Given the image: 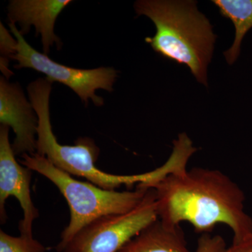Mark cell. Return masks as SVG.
Returning a JSON list of instances; mask_svg holds the SVG:
<instances>
[{
	"label": "cell",
	"mask_w": 252,
	"mask_h": 252,
	"mask_svg": "<svg viewBox=\"0 0 252 252\" xmlns=\"http://www.w3.org/2000/svg\"><path fill=\"white\" fill-rule=\"evenodd\" d=\"M152 189L157 195L158 220L165 224L177 226L188 222L201 234L225 224L233 232V243L252 235L245 193L220 170L194 167L167 176Z\"/></svg>",
	"instance_id": "cell-1"
},
{
	"label": "cell",
	"mask_w": 252,
	"mask_h": 252,
	"mask_svg": "<svg viewBox=\"0 0 252 252\" xmlns=\"http://www.w3.org/2000/svg\"><path fill=\"white\" fill-rule=\"evenodd\" d=\"M196 4L190 0H140L136 1L135 9L138 16H147L155 25V34L145 39L154 51L187 66L197 81L207 86V67L217 36Z\"/></svg>",
	"instance_id": "cell-2"
},
{
	"label": "cell",
	"mask_w": 252,
	"mask_h": 252,
	"mask_svg": "<svg viewBox=\"0 0 252 252\" xmlns=\"http://www.w3.org/2000/svg\"><path fill=\"white\" fill-rule=\"evenodd\" d=\"M52 84L45 78L32 81L28 87V95L38 117L36 154L46 157L55 166L69 175L82 177L91 183L107 190L134 185L152 188L168 175L165 165L152 171L132 175H117L102 171L94 165L99 149L89 137L77 139L74 145L58 142L50 119L49 99Z\"/></svg>",
	"instance_id": "cell-3"
},
{
	"label": "cell",
	"mask_w": 252,
	"mask_h": 252,
	"mask_svg": "<svg viewBox=\"0 0 252 252\" xmlns=\"http://www.w3.org/2000/svg\"><path fill=\"white\" fill-rule=\"evenodd\" d=\"M21 157V163L51 181L69 205L70 220L61 233V241L56 247L59 252L63 251L78 232L94 220L133 210L149 189L137 186L135 190H107L91 182L76 180L39 154H25Z\"/></svg>",
	"instance_id": "cell-4"
},
{
	"label": "cell",
	"mask_w": 252,
	"mask_h": 252,
	"mask_svg": "<svg viewBox=\"0 0 252 252\" xmlns=\"http://www.w3.org/2000/svg\"><path fill=\"white\" fill-rule=\"evenodd\" d=\"M158 220L157 195L149 188L133 210L100 217L86 225L62 252H119L131 239Z\"/></svg>",
	"instance_id": "cell-5"
},
{
	"label": "cell",
	"mask_w": 252,
	"mask_h": 252,
	"mask_svg": "<svg viewBox=\"0 0 252 252\" xmlns=\"http://www.w3.org/2000/svg\"><path fill=\"white\" fill-rule=\"evenodd\" d=\"M10 31L16 39L15 54L11 59L17 62L16 69L31 68L46 75L51 82L67 86L78 94L86 104L91 99L94 105L102 106L104 99L95 94L96 90L112 92L118 72L112 67L82 69L67 67L52 61L46 54L34 49L24 39L16 25L9 23Z\"/></svg>",
	"instance_id": "cell-6"
},
{
	"label": "cell",
	"mask_w": 252,
	"mask_h": 252,
	"mask_svg": "<svg viewBox=\"0 0 252 252\" xmlns=\"http://www.w3.org/2000/svg\"><path fill=\"white\" fill-rule=\"evenodd\" d=\"M9 127H0V218L1 223L6 222L5 203L14 196L19 202L23 212V220L19 223L21 235L33 237L34 220L39 217V211L33 203L31 196L32 170L18 163L12 146L9 142Z\"/></svg>",
	"instance_id": "cell-7"
},
{
	"label": "cell",
	"mask_w": 252,
	"mask_h": 252,
	"mask_svg": "<svg viewBox=\"0 0 252 252\" xmlns=\"http://www.w3.org/2000/svg\"><path fill=\"white\" fill-rule=\"evenodd\" d=\"M0 123L11 127L16 135L11 144L15 155L36 154L38 117L22 88L0 79Z\"/></svg>",
	"instance_id": "cell-8"
},
{
	"label": "cell",
	"mask_w": 252,
	"mask_h": 252,
	"mask_svg": "<svg viewBox=\"0 0 252 252\" xmlns=\"http://www.w3.org/2000/svg\"><path fill=\"white\" fill-rule=\"evenodd\" d=\"M71 2L69 0H12L8 6L9 23H18L23 36L34 26L36 35L41 36L44 54H49L54 44L61 48L62 43L54 32L55 23L63 10Z\"/></svg>",
	"instance_id": "cell-9"
},
{
	"label": "cell",
	"mask_w": 252,
	"mask_h": 252,
	"mask_svg": "<svg viewBox=\"0 0 252 252\" xmlns=\"http://www.w3.org/2000/svg\"><path fill=\"white\" fill-rule=\"evenodd\" d=\"M119 252H190L180 225L157 220L131 239Z\"/></svg>",
	"instance_id": "cell-10"
},
{
	"label": "cell",
	"mask_w": 252,
	"mask_h": 252,
	"mask_svg": "<svg viewBox=\"0 0 252 252\" xmlns=\"http://www.w3.org/2000/svg\"><path fill=\"white\" fill-rule=\"evenodd\" d=\"M212 2L234 26V41L223 54L228 64H233L240 56L243 38L252 28V0H213Z\"/></svg>",
	"instance_id": "cell-11"
},
{
	"label": "cell",
	"mask_w": 252,
	"mask_h": 252,
	"mask_svg": "<svg viewBox=\"0 0 252 252\" xmlns=\"http://www.w3.org/2000/svg\"><path fill=\"white\" fill-rule=\"evenodd\" d=\"M46 248L33 237L12 236L0 230V252H46Z\"/></svg>",
	"instance_id": "cell-12"
},
{
	"label": "cell",
	"mask_w": 252,
	"mask_h": 252,
	"mask_svg": "<svg viewBox=\"0 0 252 252\" xmlns=\"http://www.w3.org/2000/svg\"><path fill=\"white\" fill-rule=\"evenodd\" d=\"M225 249V240L221 236L203 233L198 238L195 252H223Z\"/></svg>",
	"instance_id": "cell-13"
},
{
	"label": "cell",
	"mask_w": 252,
	"mask_h": 252,
	"mask_svg": "<svg viewBox=\"0 0 252 252\" xmlns=\"http://www.w3.org/2000/svg\"><path fill=\"white\" fill-rule=\"evenodd\" d=\"M16 44V40L15 41L14 38L11 37L9 32L6 31V28L1 24V54L6 57L10 58L15 54V45ZM5 61L6 58L4 61H1L2 65H1V69L4 67Z\"/></svg>",
	"instance_id": "cell-14"
},
{
	"label": "cell",
	"mask_w": 252,
	"mask_h": 252,
	"mask_svg": "<svg viewBox=\"0 0 252 252\" xmlns=\"http://www.w3.org/2000/svg\"><path fill=\"white\" fill-rule=\"evenodd\" d=\"M223 252H252V235L238 243H233Z\"/></svg>",
	"instance_id": "cell-15"
}]
</instances>
